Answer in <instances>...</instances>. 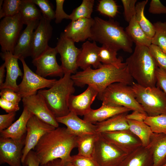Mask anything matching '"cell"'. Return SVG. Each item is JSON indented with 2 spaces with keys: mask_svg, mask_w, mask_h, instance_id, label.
Here are the masks:
<instances>
[{
  "mask_svg": "<svg viewBox=\"0 0 166 166\" xmlns=\"http://www.w3.org/2000/svg\"><path fill=\"white\" fill-rule=\"evenodd\" d=\"M41 9L42 16L46 19L51 21L55 18V11L49 1L47 0H31Z\"/></svg>",
  "mask_w": 166,
  "mask_h": 166,
  "instance_id": "obj_40",
  "label": "cell"
},
{
  "mask_svg": "<svg viewBox=\"0 0 166 166\" xmlns=\"http://www.w3.org/2000/svg\"><path fill=\"white\" fill-rule=\"evenodd\" d=\"M131 110L122 106H114L103 103L98 109H93L84 116L83 120L91 123L95 124L105 121L117 115L128 112Z\"/></svg>",
  "mask_w": 166,
  "mask_h": 166,
  "instance_id": "obj_24",
  "label": "cell"
},
{
  "mask_svg": "<svg viewBox=\"0 0 166 166\" xmlns=\"http://www.w3.org/2000/svg\"><path fill=\"white\" fill-rule=\"evenodd\" d=\"M74 166H99L93 158L78 155L72 156L69 160Z\"/></svg>",
  "mask_w": 166,
  "mask_h": 166,
  "instance_id": "obj_42",
  "label": "cell"
},
{
  "mask_svg": "<svg viewBox=\"0 0 166 166\" xmlns=\"http://www.w3.org/2000/svg\"><path fill=\"white\" fill-rule=\"evenodd\" d=\"M156 86L166 95V70L158 67L156 73Z\"/></svg>",
  "mask_w": 166,
  "mask_h": 166,
  "instance_id": "obj_48",
  "label": "cell"
},
{
  "mask_svg": "<svg viewBox=\"0 0 166 166\" xmlns=\"http://www.w3.org/2000/svg\"><path fill=\"white\" fill-rule=\"evenodd\" d=\"M0 107L7 113L16 112L19 110V104L0 99Z\"/></svg>",
  "mask_w": 166,
  "mask_h": 166,
  "instance_id": "obj_49",
  "label": "cell"
},
{
  "mask_svg": "<svg viewBox=\"0 0 166 166\" xmlns=\"http://www.w3.org/2000/svg\"><path fill=\"white\" fill-rule=\"evenodd\" d=\"M16 112L0 115V131L10 127L15 118Z\"/></svg>",
  "mask_w": 166,
  "mask_h": 166,
  "instance_id": "obj_46",
  "label": "cell"
},
{
  "mask_svg": "<svg viewBox=\"0 0 166 166\" xmlns=\"http://www.w3.org/2000/svg\"><path fill=\"white\" fill-rule=\"evenodd\" d=\"M148 0L138 2L136 6L135 18L138 24L145 34L151 38L155 34V29L152 24L145 17L144 14L145 7Z\"/></svg>",
  "mask_w": 166,
  "mask_h": 166,
  "instance_id": "obj_34",
  "label": "cell"
},
{
  "mask_svg": "<svg viewBox=\"0 0 166 166\" xmlns=\"http://www.w3.org/2000/svg\"><path fill=\"white\" fill-rule=\"evenodd\" d=\"M147 117V115L146 114L137 111H133L131 114H128L126 115V118L128 120L144 122Z\"/></svg>",
  "mask_w": 166,
  "mask_h": 166,
  "instance_id": "obj_51",
  "label": "cell"
},
{
  "mask_svg": "<svg viewBox=\"0 0 166 166\" xmlns=\"http://www.w3.org/2000/svg\"><path fill=\"white\" fill-rule=\"evenodd\" d=\"M54 127L42 121L33 115L26 125V132L24 145L22 152V163L24 166L27 156L34 149L42 137L49 131L55 129Z\"/></svg>",
  "mask_w": 166,
  "mask_h": 166,
  "instance_id": "obj_11",
  "label": "cell"
},
{
  "mask_svg": "<svg viewBox=\"0 0 166 166\" xmlns=\"http://www.w3.org/2000/svg\"><path fill=\"white\" fill-rule=\"evenodd\" d=\"M128 112L115 115L105 121L96 123V132L98 134L129 129L126 118Z\"/></svg>",
  "mask_w": 166,
  "mask_h": 166,
  "instance_id": "obj_28",
  "label": "cell"
},
{
  "mask_svg": "<svg viewBox=\"0 0 166 166\" xmlns=\"http://www.w3.org/2000/svg\"><path fill=\"white\" fill-rule=\"evenodd\" d=\"M71 76L70 73H65L48 89H42L38 92L43 97L56 118L66 116L70 112L68 105L69 99L75 91Z\"/></svg>",
  "mask_w": 166,
  "mask_h": 166,
  "instance_id": "obj_5",
  "label": "cell"
},
{
  "mask_svg": "<svg viewBox=\"0 0 166 166\" xmlns=\"http://www.w3.org/2000/svg\"><path fill=\"white\" fill-rule=\"evenodd\" d=\"M33 115L26 108H23L22 112L18 119L8 128L0 131V137L15 140L25 138L28 121Z\"/></svg>",
  "mask_w": 166,
  "mask_h": 166,
  "instance_id": "obj_25",
  "label": "cell"
},
{
  "mask_svg": "<svg viewBox=\"0 0 166 166\" xmlns=\"http://www.w3.org/2000/svg\"><path fill=\"white\" fill-rule=\"evenodd\" d=\"M74 85L83 87L86 85L94 87L101 93L110 85L121 82L131 86L133 79L129 73L127 66L118 68L112 65L102 64L97 69L91 67L71 75Z\"/></svg>",
  "mask_w": 166,
  "mask_h": 166,
  "instance_id": "obj_2",
  "label": "cell"
},
{
  "mask_svg": "<svg viewBox=\"0 0 166 166\" xmlns=\"http://www.w3.org/2000/svg\"><path fill=\"white\" fill-rule=\"evenodd\" d=\"M24 108L44 122L59 127L56 118L49 109L42 96L38 93L22 98Z\"/></svg>",
  "mask_w": 166,
  "mask_h": 166,
  "instance_id": "obj_15",
  "label": "cell"
},
{
  "mask_svg": "<svg viewBox=\"0 0 166 166\" xmlns=\"http://www.w3.org/2000/svg\"><path fill=\"white\" fill-rule=\"evenodd\" d=\"M1 90V98L8 101L18 104L21 100L22 98L18 94L12 90L4 89Z\"/></svg>",
  "mask_w": 166,
  "mask_h": 166,
  "instance_id": "obj_45",
  "label": "cell"
},
{
  "mask_svg": "<svg viewBox=\"0 0 166 166\" xmlns=\"http://www.w3.org/2000/svg\"><path fill=\"white\" fill-rule=\"evenodd\" d=\"M99 93L93 86L88 85L87 89L81 94L71 95L68 101L70 112L77 115L85 116L90 110L91 106Z\"/></svg>",
  "mask_w": 166,
  "mask_h": 166,
  "instance_id": "obj_18",
  "label": "cell"
},
{
  "mask_svg": "<svg viewBox=\"0 0 166 166\" xmlns=\"http://www.w3.org/2000/svg\"><path fill=\"white\" fill-rule=\"evenodd\" d=\"M124 9V14L126 21L129 22L135 15L136 0H121Z\"/></svg>",
  "mask_w": 166,
  "mask_h": 166,
  "instance_id": "obj_43",
  "label": "cell"
},
{
  "mask_svg": "<svg viewBox=\"0 0 166 166\" xmlns=\"http://www.w3.org/2000/svg\"><path fill=\"white\" fill-rule=\"evenodd\" d=\"M102 137L128 154L142 146L140 140L129 130L101 133Z\"/></svg>",
  "mask_w": 166,
  "mask_h": 166,
  "instance_id": "obj_17",
  "label": "cell"
},
{
  "mask_svg": "<svg viewBox=\"0 0 166 166\" xmlns=\"http://www.w3.org/2000/svg\"><path fill=\"white\" fill-rule=\"evenodd\" d=\"M149 13L152 14H166V6L159 0H152L148 9Z\"/></svg>",
  "mask_w": 166,
  "mask_h": 166,
  "instance_id": "obj_47",
  "label": "cell"
},
{
  "mask_svg": "<svg viewBox=\"0 0 166 166\" xmlns=\"http://www.w3.org/2000/svg\"><path fill=\"white\" fill-rule=\"evenodd\" d=\"M99 134H88L77 136L78 155L93 158L95 144Z\"/></svg>",
  "mask_w": 166,
  "mask_h": 166,
  "instance_id": "obj_32",
  "label": "cell"
},
{
  "mask_svg": "<svg viewBox=\"0 0 166 166\" xmlns=\"http://www.w3.org/2000/svg\"><path fill=\"white\" fill-rule=\"evenodd\" d=\"M5 68V65L4 63L1 65L0 67V86L4 82L6 71Z\"/></svg>",
  "mask_w": 166,
  "mask_h": 166,
  "instance_id": "obj_53",
  "label": "cell"
},
{
  "mask_svg": "<svg viewBox=\"0 0 166 166\" xmlns=\"http://www.w3.org/2000/svg\"><path fill=\"white\" fill-rule=\"evenodd\" d=\"M125 62L129 74L136 83L145 87L156 86L158 67L148 47L136 45Z\"/></svg>",
  "mask_w": 166,
  "mask_h": 166,
  "instance_id": "obj_4",
  "label": "cell"
},
{
  "mask_svg": "<svg viewBox=\"0 0 166 166\" xmlns=\"http://www.w3.org/2000/svg\"><path fill=\"white\" fill-rule=\"evenodd\" d=\"M94 19L89 40L118 51L122 49L129 53L132 52L133 42L118 22L112 19L104 20L97 17Z\"/></svg>",
  "mask_w": 166,
  "mask_h": 166,
  "instance_id": "obj_3",
  "label": "cell"
},
{
  "mask_svg": "<svg viewBox=\"0 0 166 166\" xmlns=\"http://www.w3.org/2000/svg\"><path fill=\"white\" fill-rule=\"evenodd\" d=\"M163 166H166V163H165V164Z\"/></svg>",
  "mask_w": 166,
  "mask_h": 166,
  "instance_id": "obj_55",
  "label": "cell"
},
{
  "mask_svg": "<svg viewBox=\"0 0 166 166\" xmlns=\"http://www.w3.org/2000/svg\"><path fill=\"white\" fill-rule=\"evenodd\" d=\"M147 147L152 153L153 166H163L166 163V134L153 133Z\"/></svg>",
  "mask_w": 166,
  "mask_h": 166,
  "instance_id": "obj_27",
  "label": "cell"
},
{
  "mask_svg": "<svg viewBox=\"0 0 166 166\" xmlns=\"http://www.w3.org/2000/svg\"><path fill=\"white\" fill-rule=\"evenodd\" d=\"M40 163L34 151H30L26 157L24 166H40Z\"/></svg>",
  "mask_w": 166,
  "mask_h": 166,
  "instance_id": "obj_50",
  "label": "cell"
},
{
  "mask_svg": "<svg viewBox=\"0 0 166 166\" xmlns=\"http://www.w3.org/2000/svg\"><path fill=\"white\" fill-rule=\"evenodd\" d=\"M50 21L42 16L34 31L31 56L33 59L39 57L49 46L48 42L52 36L53 30Z\"/></svg>",
  "mask_w": 166,
  "mask_h": 166,
  "instance_id": "obj_16",
  "label": "cell"
},
{
  "mask_svg": "<svg viewBox=\"0 0 166 166\" xmlns=\"http://www.w3.org/2000/svg\"><path fill=\"white\" fill-rule=\"evenodd\" d=\"M65 163L60 159H57L49 161L40 166H65Z\"/></svg>",
  "mask_w": 166,
  "mask_h": 166,
  "instance_id": "obj_52",
  "label": "cell"
},
{
  "mask_svg": "<svg viewBox=\"0 0 166 166\" xmlns=\"http://www.w3.org/2000/svg\"><path fill=\"white\" fill-rule=\"evenodd\" d=\"M94 2V0H83L81 4L69 15V19L74 21L81 18H91Z\"/></svg>",
  "mask_w": 166,
  "mask_h": 166,
  "instance_id": "obj_35",
  "label": "cell"
},
{
  "mask_svg": "<svg viewBox=\"0 0 166 166\" xmlns=\"http://www.w3.org/2000/svg\"><path fill=\"white\" fill-rule=\"evenodd\" d=\"M25 139L15 140L0 137V164L22 166V152Z\"/></svg>",
  "mask_w": 166,
  "mask_h": 166,
  "instance_id": "obj_14",
  "label": "cell"
},
{
  "mask_svg": "<svg viewBox=\"0 0 166 166\" xmlns=\"http://www.w3.org/2000/svg\"><path fill=\"white\" fill-rule=\"evenodd\" d=\"M97 10L101 14L113 18L118 12V6L113 0H101L99 1Z\"/></svg>",
  "mask_w": 166,
  "mask_h": 166,
  "instance_id": "obj_39",
  "label": "cell"
},
{
  "mask_svg": "<svg viewBox=\"0 0 166 166\" xmlns=\"http://www.w3.org/2000/svg\"><path fill=\"white\" fill-rule=\"evenodd\" d=\"M94 19L81 18L71 22L63 32L64 36L75 42H84L91 36V29Z\"/></svg>",
  "mask_w": 166,
  "mask_h": 166,
  "instance_id": "obj_21",
  "label": "cell"
},
{
  "mask_svg": "<svg viewBox=\"0 0 166 166\" xmlns=\"http://www.w3.org/2000/svg\"><path fill=\"white\" fill-rule=\"evenodd\" d=\"M144 122L150 127L153 133L166 134V115L148 116Z\"/></svg>",
  "mask_w": 166,
  "mask_h": 166,
  "instance_id": "obj_38",
  "label": "cell"
},
{
  "mask_svg": "<svg viewBox=\"0 0 166 166\" xmlns=\"http://www.w3.org/2000/svg\"><path fill=\"white\" fill-rule=\"evenodd\" d=\"M118 166H153L152 152L142 146L127 154Z\"/></svg>",
  "mask_w": 166,
  "mask_h": 166,
  "instance_id": "obj_26",
  "label": "cell"
},
{
  "mask_svg": "<svg viewBox=\"0 0 166 166\" xmlns=\"http://www.w3.org/2000/svg\"><path fill=\"white\" fill-rule=\"evenodd\" d=\"M148 47L158 67L166 70V54L156 45L151 44Z\"/></svg>",
  "mask_w": 166,
  "mask_h": 166,
  "instance_id": "obj_41",
  "label": "cell"
},
{
  "mask_svg": "<svg viewBox=\"0 0 166 166\" xmlns=\"http://www.w3.org/2000/svg\"><path fill=\"white\" fill-rule=\"evenodd\" d=\"M65 166H74L71 162H68L66 163Z\"/></svg>",
  "mask_w": 166,
  "mask_h": 166,
  "instance_id": "obj_54",
  "label": "cell"
},
{
  "mask_svg": "<svg viewBox=\"0 0 166 166\" xmlns=\"http://www.w3.org/2000/svg\"><path fill=\"white\" fill-rule=\"evenodd\" d=\"M153 24L155 34L151 44L159 47L166 54V22L157 21Z\"/></svg>",
  "mask_w": 166,
  "mask_h": 166,
  "instance_id": "obj_36",
  "label": "cell"
},
{
  "mask_svg": "<svg viewBox=\"0 0 166 166\" xmlns=\"http://www.w3.org/2000/svg\"><path fill=\"white\" fill-rule=\"evenodd\" d=\"M56 119L58 123L66 126L67 130L70 134L76 136L97 133L95 124L81 119L72 112H70L66 115Z\"/></svg>",
  "mask_w": 166,
  "mask_h": 166,
  "instance_id": "obj_20",
  "label": "cell"
},
{
  "mask_svg": "<svg viewBox=\"0 0 166 166\" xmlns=\"http://www.w3.org/2000/svg\"><path fill=\"white\" fill-rule=\"evenodd\" d=\"M22 2V0H0V18L18 14Z\"/></svg>",
  "mask_w": 166,
  "mask_h": 166,
  "instance_id": "obj_37",
  "label": "cell"
},
{
  "mask_svg": "<svg viewBox=\"0 0 166 166\" xmlns=\"http://www.w3.org/2000/svg\"><path fill=\"white\" fill-rule=\"evenodd\" d=\"M39 21L33 22L26 26L20 34L15 46L13 54L19 59L31 56L32 43L34 30L38 26Z\"/></svg>",
  "mask_w": 166,
  "mask_h": 166,
  "instance_id": "obj_23",
  "label": "cell"
},
{
  "mask_svg": "<svg viewBox=\"0 0 166 166\" xmlns=\"http://www.w3.org/2000/svg\"><path fill=\"white\" fill-rule=\"evenodd\" d=\"M127 155L99 134L93 156L99 166H118Z\"/></svg>",
  "mask_w": 166,
  "mask_h": 166,
  "instance_id": "obj_8",
  "label": "cell"
},
{
  "mask_svg": "<svg viewBox=\"0 0 166 166\" xmlns=\"http://www.w3.org/2000/svg\"><path fill=\"white\" fill-rule=\"evenodd\" d=\"M77 138L64 127H58L45 134L34 149L40 166L57 159L69 162L72 150L77 148Z\"/></svg>",
  "mask_w": 166,
  "mask_h": 166,
  "instance_id": "obj_1",
  "label": "cell"
},
{
  "mask_svg": "<svg viewBox=\"0 0 166 166\" xmlns=\"http://www.w3.org/2000/svg\"><path fill=\"white\" fill-rule=\"evenodd\" d=\"M23 24L26 25L42 17L41 12L31 0H22L19 12Z\"/></svg>",
  "mask_w": 166,
  "mask_h": 166,
  "instance_id": "obj_33",
  "label": "cell"
},
{
  "mask_svg": "<svg viewBox=\"0 0 166 166\" xmlns=\"http://www.w3.org/2000/svg\"><path fill=\"white\" fill-rule=\"evenodd\" d=\"M102 103L114 106L124 107L131 110L137 111L147 114L137 102L131 86L121 83L112 84L98 95Z\"/></svg>",
  "mask_w": 166,
  "mask_h": 166,
  "instance_id": "obj_6",
  "label": "cell"
},
{
  "mask_svg": "<svg viewBox=\"0 0 166 166\" xmlns=\"http://www.w3.org/2000/svg\"><path fill=\"white\" fill-rule=\"evenodd\" d=\"M56 9L55 11V22L56 24L60 23L64 19H69V15L64 11L63 6L64 0H56Z\"/></svg>",
  "mask_w": 166,
  "mask_h": 166,
  "instance_id": "obj_44",
  "label": "cell"
},
{
  "mask_svg": "<svg viewBox=\"0 0 166 166\" xmlns=\"http://www.w3.org/2000/svg\"><path fill=\"white\" fill-rule=\"evenodd\" d=\"M100 48L94 41L91 42L87 41L83 43L78 59V67L83 70L91 66L95 69L100 67L102 64L99 59Z\"/></svg>",
  "mask_w": 166,
  "mask_h": 166,
  "instance_id": "obj_22",
  "label": "cell"
},
{
  "mask_svg": "<svg viewBox=\"0 0 166 166\" xmlns=\"http://www.w3.org/2000/svg\"><path fill=\"white\" fill-rule=\"evenodd\" d=\"M117 50L111 47L102 45L99 51L100 60L103 64L112 65L118 68L127 66L125 62L123 63L122 58L117 57Z\"/></svg>",
  "mask_w": 166,
  "mask_h": 166,
  "instance_id": "obj_31",
  "label": "cell"
},
{
  "mask_svg": "<svg viewBox=\"0 0 166 166\" xmlns=\"http://www.w3.org/2000/svg\"><path fill=\"white\" fill-rule=\"evenodd\" d=\"M137 102L148 116L166 115V95L157 86L145 87L133 82L131 85Z\"/></svg>",
  "mask_w": 166,
  "mask_h": 166,
  "instance_id": "obj_7",
  "label": "cell"
},
{
  "mask_svg": "<svg viewBox=\"0 0 166 166\" xmlns=\"http://www.w3.org/2000/svg\"><path fill=\"white\" fill-rule=\"evenodd\" d=\"M127 120L129 130L140 140L143 146L147 147L153 133L150 127L144 122Z\"/></svg>",
  "mask_w": 166,
  "mask_h": 166,
  "instance_id": "obj_30",
  "label": "cell"
},
{
  "mask_svg": "<svg viewBox=\"0 0 166 166\" xmlns=\"http://www.w3.org/2000/svg\"><path fill=\"white\" fill-rule=\"evenodd\" d=\"M23 24L20 13L4 18L0 22V44L2 52L13 54Z\"/></svg>",
  "mask_w": 166,
  "mask_h": 166,
  "instance_id": "obj_9",
  "label": "cell"
},
{
  "mask_svg": "<svg viewBox=\"0 0 166 166\" xmlns=\"http://www.w3.org/2000/svg\"><path fill=\"white\" fill-rule=\"evenodd\" d=\"M19 60L22 64L23 73L22 81L18 85L17 93L22 98L37 93L38 91L44 88H50L57 81L40 76L30 68L24 58H21Z\"/></svg>",
  "mask_w": 166,
  "mask_h": 166,
  "instance_id": "obj_10",
  "label": "cell"
},
{
  "mask_svg": "<svg viewBox=\"0 0 166 166\" xmlns=\"http://www.w3.org/2000/svg\"><path fill=\"white\" fill-rule=\"evenodd\" d=\"M125 31L133 42L136 45L148 47L151 44L152 39L145 34L137 22L135 15L128 22Z\"/></svg>",
  "mask_w": 166,
  "mask_h": 166,
  "instance_id": "obj_29",
  "label": "cell"
},
{
  "mask_svg": "<svg viewBox=\"0 0 166 166\" xmlns=\"http://www.w3.org/2000/svg\"><path fill=\"white\" fill-rule=\"evenodd\" d=\"M58 53L56 47L49 46L39 57L33 59L32 63L36 67V73L45 78L48 76L62 77L64 73L56 59Z\"/></svg>",
  "mask_w": 166,
  "mask_h": 166,
  "instance_id": "obj_13",
  "label": "cell"
},
{
  "mask_svg": "<svg viewBox=\"0 0 166 166\" xmlns=\"http://www.w3.org/2000/svg\"><path fill=\"white\" fill-rule=\"evenodd\" d=\"M0 56L4 61L6 69V79L3 83L0 86V89H9L18 92V85L17 80L19 77H23V74L18 62V58L9 52H2Z\"/></svg>",
  "mask_w": 166,
  "mask_h": 166,
  "instance_id": "obj_19",
  "label": "cell"
},
{
  "mask_svg": "<svg viewBox=\"0 0 166 166\" xmlns=\"http://www.w3.org/2000/svg\"><path fill=\"white\" fill-rule=\"evenodd\" d=\"M74 43L65 37L63 33L61 34L56 47L61 56V66L64 74H75L78 68L77 63L81 49L77 47Z\"/></svg>",
  "mask_w": 166,
  "mask_h": 166,
  "instance_id": "obj_12",
  "label": "cell"
}]
</instances>
